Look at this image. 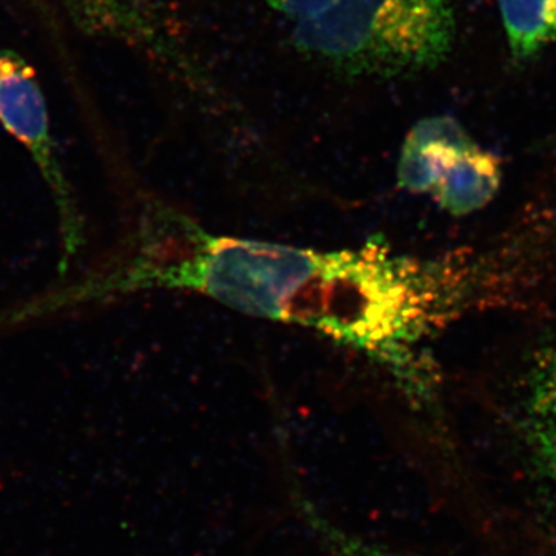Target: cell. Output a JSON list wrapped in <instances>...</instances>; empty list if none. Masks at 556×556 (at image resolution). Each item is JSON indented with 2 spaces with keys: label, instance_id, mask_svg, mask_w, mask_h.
Listing matches in <instances>:
<instances>
[{
  "label": "cell",
  "instance_id": "9",
  "mask_svg": "<svg viewBox=\"0 0 556 556\" xmlns=\"http://www.w3.org/2000/svg\"><path fill=\"white\" fill-rule=\"evenodd\" d=\"M500 11L515 61L532 60L556 42V0H500Z\"/></svg>",
  "mask_w": 556,
  "mask_h": 556
},
{
  "label": "cell",
  "instance_id": "2",
  "mask_svg": "<svg viewBox=\"0 0 556 556\" xmlns=\"http://www.w3.org/2000/svg\"><path fill=\"white\" fill-rule=\"evenodd\" d=\"M455 36L452 0H338L295 24L292 46L348 79L393 80L444 64Z\"/></svg>",
  "mask_w": 556,
  "mask_h": 556
},
{
  "label": "cell",
  "instance_id": "10",
  "mask_svg": "<svg viewBox=\"0 0 556 556\" xmlns=\"http://www.w3.org/2000/svg\"><path fill=\"white\" fill-rule=\"evenodd\" d=\"M289 496L302 521L313 530L320 544L327 548L329 556H409L348 532L343 527L332 522L324 511L318 510L316 504L299 490H292Z\"/></svg>",
  "mask_w": 556,
  "mask_h": 556
},
{
  "label": "cell",
  "instance_id": "6",
  "mask_svg": "<svg viewBox=\"0 0 556 556\" xmlns=\"http://www.w3.org/2000/svg\"><path fill=\"white\" fill-rule=\"evenodd\" d=\"M475 144L452 116H431L409 130L399 161V185L413 193H431L445 167Z\"/></svg>",
  "mask_w": 556,
  "mask_h": 556
},
{
  "label": "cell",
  "instance_id": "5",
  "mask_svg": "<svg viewBox=\"0 0 556 556\" xmlns=\"http://www.w3.org/2000/svg\"><path fill=\"white\" fill-rule=\"evenodd\" d=\"M73 24L93 38L116 40L156 61L175 62L177 51L152 0H60Z\"/></svg>",
  "mask_w": 556,
  "mask_h": 556
},
{
  "label": "cell",
  "instance_id": "8",
  "mask_svg": "<svg viewBox=\"0 0 556 556\" xmlns=\"http://www.w3.org/2000/svg\"><path fill=\"white\" fill-rule=\"evenodd\" d=\"M503 169L495 153L473 144L463 150L442 172L431 190L450 214L468 215L485 207L500 190Z\"/></svg>",
  "mask_w": 556,
  "mask_h": 556
},
{
  "label": "cell",
  "instance_id": "7",
  "mask_svg": "<svg viewBox=\"0 0 556 556\" xmlns=\"http://www.w3.org/2000/svg\"><path fill=\"white\" fill-rule=\"evenodd\" d=\"M519 427L533 466L556 496V343L533 364Z\"/></svg>",
  "mask_w": 556,
  "mask_h": 556
},
{
  "label": "cell",
  "instance_id": "11",
  "mask_svg": "<svg viewBox=\"0 0 556 556\" xmlns=\"http://www.w3.org/2000/svg\"><path fill=\"white\" fill-rule=\"evenodd\" d=\"M262 2H265L270 10L287 16L289 21L299 24L325 13L338 0H262Z\"/></svg>",
  "mask_w": 556,
  "mask_h": 556
},
{
  "label": "cell",
  "instance_id": "4",
  "mask_svg": "<svg viewBox=\"0 0 556 556\" xmlns=\"http://www.w3.org/2000/svg\"><path fill=\"white\" fill-rule=\"evenodd\" d=\"M0 123L25 146L51 186L62 214L65 255L75 254L80 241L64 175L54 156L49 110L35 70L11 50L0 49Z\"/></svg>",
  "mask_w": 556,
  "mask_h": 556
},
{
  "label": "cell",
  "instance_id": "1",
  "mask_svg": "<svg viewBox=\"0 0 556 556\" xmlns=\"http://www.w3.org/2000/svg\"><path fill=\"white\" fill-rule=\"evenodd\" d=\"M459 285L444 266L391 257L371 241L361 251L321 254L289 305L287 321L376 354L415 387L409 345L455 311L463 299Z\"/></svg>",
  "mask_w": 556,
  "mask_h": 556
},
{
  "label": "cell",
  "instance_id": "3",
  "mask_svg": "<svg viewBox=\"0 0 556 556\" xmlns=\"http://www.w3.org/2000/svg\"><path fill=\"white\" fill-rule=\"evenodd\" d=\"M185 260L144 277L192 288L249 316L283 320L291 300L316 273L321 254L265 241L212 239L189 223Z\"/></svg>",
  "mask_w": 556,
  "mask_h": 556
}]
</instances>
